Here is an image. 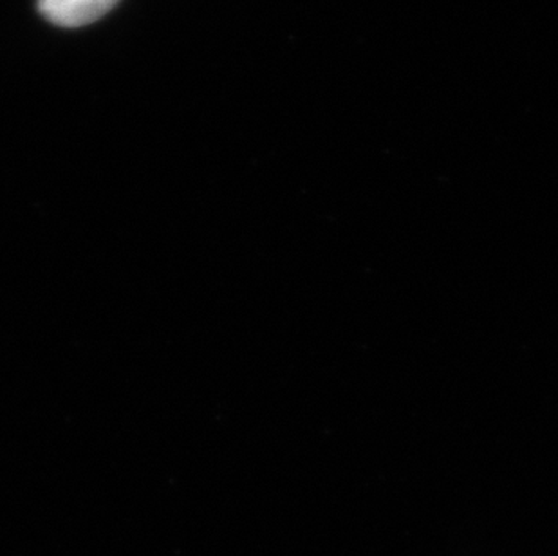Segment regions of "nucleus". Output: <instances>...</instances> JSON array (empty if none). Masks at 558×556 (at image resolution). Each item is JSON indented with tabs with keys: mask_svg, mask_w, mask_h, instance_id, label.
Instances as JSON below:
<instances>
[{
	"mask_svg": "<svg viewBox=\"0 0 558 556\" xmlns=\"http://www.w3.org/2000/svg\"><path fill=\"white\" fill-rule=\"evenodd\" d=\"M120 0H38V10L62 27H82L107 15Z\"/></svg>",
	"mask_w": 558,
	"mask_h": 556,
	"instance_id": "nucleus-1",
	"label": "nucleus"
}]
</instances>
